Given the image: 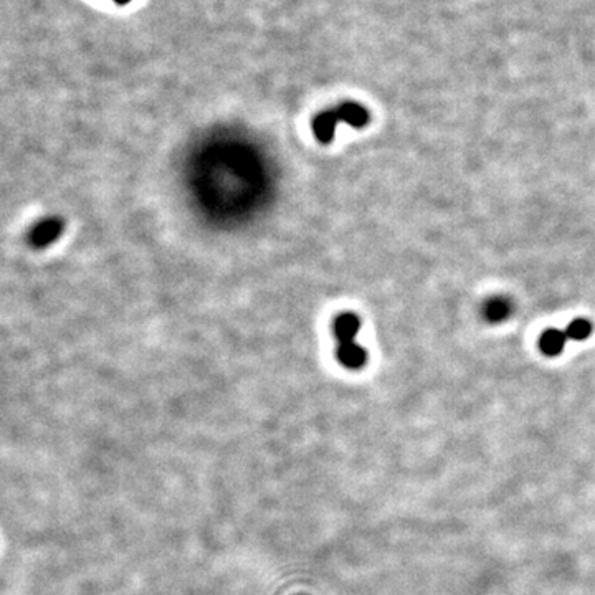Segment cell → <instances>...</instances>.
<instances>
[{
  "label": "cell",
  "instance_id": "8",
  "mask_svg": "<svg viewBox=\"0 0 595 595\" xmlns=\"http://www.w3.org/2000/svg\"><path fill=\"white\" fill-rule=\"evenodd\" d=\"M566 334L572 341H584L592 334V325L587 320H574L567 326Z\"/></svg>",
  "mask_w": 595,
  "mask_h": 595
},
{
  "label": "cell",
  "instance_id": "9",
  "mask_svg": "<svg viewBox=\"0 0 595 595\" xmlns=\"http://www.w3.org/2000/svg\"><path fill=\"white\" fill-rule=\"evenodd\" d=\"M114 2H118V4H121V5H123V4H128L129 0H114Z\"/></svg>",
  "mask_w": 595,
  "mask_h": 595
},
{
  "label": "cell",
  "instance_id": "4",
  "mask_svg": "<svg viewBox=\"0 0 595 595\" xmlns=\"http://www.w3.org/2000/svg\"><path fill=\"white\" fill-rule=\"evenodd\" d=\"M337 124L339 121L334 109H327V111L320 113L312 119V133H315V138L320 141L321 144H330L334 139V134H336Z\"/></svg>",
  "mask_w": 595,
  "mask_h": 595
},
{
  "label": "cell",
  "instance_id": "7",
  "mask_svg": "<svg viewBox=\"0 0 595 595\" xmlns=\"http://www.w3.org/2000/svg\"><path fill=\"white\" fill-rule=\"evenodd\" d=\"M567 334L559 330H546L539 337V349L541 352L547 357H556L562 352L564 346H566Z\"/></svg>",
  "mask_w": 595,
  "mask_h": 595
},
{
  "label": "cell",
  "instance_id": "2",
  "mask_svg": "<svg viewBox=\"0 0 595 595\" xmlns=\"http://www.w3.org/2000/svg\"><path fill=\"white\" fill-rule=\"evenodd\" d=\"M334 113H336L339 123H346L351 128H365L369 124V111L365 109L362 104L347 101L341 103L337 108H334Z\"/></svg>",
  "mask_w": 595,
  "mask_h": 595
},
{
  "label": "cell",
  "instance_id": "6",
  "mask_svg": "<svg viewBox=\"0 0 595 595\" xmlns=\"http://www.w3.org/2000/svg\"><path fill=\"white\" fill-rule=\"evenodd\" d=\"M511 312H513V305H511L508 298L503 296L492 298V300H488L483 306V317L488 322H493V325L508 320Z\"/></svg>",
  "mask_w": 595,
  "mask_h": 595
},
{
  "label": "cell",
  "instance_id": "1",
  "mask_svg": "<svg viewBox=\"0 0 595 595\" xmlns=\"http://www.w3.org/2000/svg\"><path fill=\"white\" fill-rule=\"evenodd\" d=\"M63 228H65L63 222H61L59 217L45 218V220L39 222L32 230H30L29 242L35 248H46L49 245H51L60 238Z\"/></svg>",
  "mask_w": 595,
  "mask_h": 595
},
{
  "label": "cell",
  "instance_id": "5",
  "mask_svg": "<svg viewBox=\"0 0 595 595\" xmlns=\"http://www.w3.org/2000/svg\"><path fill=\"white\" fill-rule=\"evenodd\" d=\"M337 361L341 362L344 367L357 370L364 367L365 362H367V352H365V349L359 346L356 341L344 342L337 346Z\"/></svg>",
  "mask_w": 595,
  "mask_h": 595
},
{
  "label": "cell",
  "instance_id": "3",
  "mask_svg": "<svg viewBox=\"0 0 595 595\" xmlns=\"http://www.w3.org/2000/svg\"><path fill=\"white\" fill-rule=\"evenodd\" d=\"M359 330H361V320L354 312H342L332 322L334 336L339 344L352 342L359 334Z\"/></svg>",
  "mask_w": 595,
  "mask_h": 595
}]
</instances>
